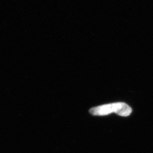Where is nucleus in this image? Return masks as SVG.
Returning a JSON list of instances; mask_svg holds the SVG:
<instances>
[{
    "label": "nucleus",
    "instance_id": "nucleus-1",
    "mask_svg": "<svg viewBox=\"0 0 153 153\" xmlns=\"http://www.w3.org/2000/svg\"><path fill=\"white\" fill-rule=\"evenodd\" d=\"M132 112V108L124 102H118L105 104L90 109L89 113L93 116H103L115 113L121 117H128Z\"/></svg>",
    "mask_w": 153,
    "mask_h": 153
}]
</instances>
